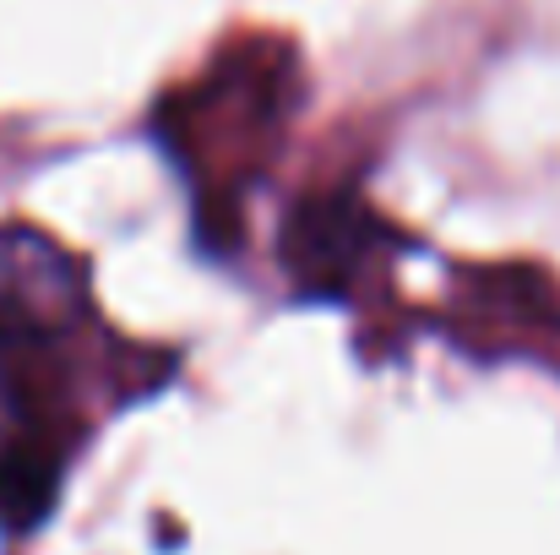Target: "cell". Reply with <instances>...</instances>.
Listing matches in <instances>:
<instances>
[{
  "label": "cell",
  "mask_w": 560,
  "mask_h": 555,
  "mask_svg": "<svg viewBox=\"0 0 560 555\" xmlns=\"http://www.w3.org/2000/svg\"><path fill=\"white\" fill-rule=\"evenodd\" d=\"M104 355L82 267L33 229H0V523H38L55 501Z\"/></svg>",
  "instance_id": "obj_1"
}]
</instances>
